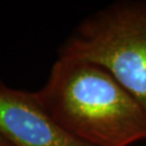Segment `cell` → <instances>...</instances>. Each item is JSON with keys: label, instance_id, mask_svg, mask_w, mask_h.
Returning a JSON list of instances; mask_svg holds the SVG:
<instances>
[{"label": "cell", "instance_id": "cell-1", "mask_svg": "<svg viewBox=\"0 0 146 146\" xmlns=\"http://www.w3.org/2000/svg\"><path fill=\"white\" fill-rule=\"evenodd\" d=\"M62 129L88 146H130L146 140V110L105 69L58 56L35 91Z\"/></svg>", "mask_w": 146, "mask_h": 146}, {"label": "cell", "instance_id": "cell-2", "mask_svg": "<svg viewBox=\"0 0 146 146\" xmlns=\"http://www.w3.org/2000/svg\"><path fill=\"white\" fill-rule=\"evenodd\" d=\"M58 56L107 69L146 110V0H125L87 16Z\"/></svg>", "mask_w": 146, "mask_h": 146}, {"label": "cell", "instance_id": "cell-3", "mask_svg": "<svg viewBox=\"0 0 146 146\" xmlns=\"http://www.w3.org/2000/svg\"><path fill=\"white\" fill-rule=\"evenodd\" d=\"M0 136L11 146H88L62 129L35 92L0 80Z\"/></svg>", "mask_w": 146, "mask_h": 146}, {"label": "cell", "instance_id": "cell-4", "mask_svg": "<svg viewBox=\"0 0 146 146\" xmlns=\"http://www.w3.org/2000/svg\"><path fill=\"white\" fill-rule=\"evenodd\" d=\"M0 146H11V145L5 141L2 136H0Z\"/></svg>", "mask_w": 146, "mask_h": 146}]
</instances>
